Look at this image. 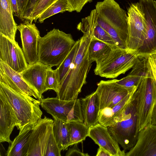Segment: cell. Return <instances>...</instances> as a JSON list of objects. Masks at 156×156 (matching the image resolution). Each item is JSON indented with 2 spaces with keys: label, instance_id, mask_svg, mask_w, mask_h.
<instances>
[{
  "label": "cell",
  "instance_id": "obj_39",
  "mask_svg": "<svg viewBox=\"0 0 156 156\" xmlns=\"http://www.w3.org/2000/svg\"><path fill=\"white\" fill-rule=\"evenodd\" d=\"M150 124L156 126V103L152 112Z\"/></svg>",
  "mask_w": 156,
  "mask_h": 156
},
{
  "label": "cell",
  "instance_id": "obj_28",
  "mask_svg": "<svg viewBox=\"0 0 156 156\" xmlns=\"http://www.w3.org/2000/svg\"><path fill=\"white\" fill-rule=\"evenodd\" d=\"M80 42L79 39L76 41L75 45L66 57L55 69L59 85L62 82L69 70L78 49Z\"/></svg>",
  "mask_w": 156,
  "mask_h": 156
},
{
  "label": "cell",
  "instance_id": "obj_30",
  "mask_svg": "<svg viewBox=\"0 0 156 156\" xmlns=\"http://www.w3.org/2000/svg\"><path fill=\"white\" fill-rule=\"evenodd\" d=\"M52 66H49L46 71L45 86L47 90H52L56 93L58 92L59 84L55 69H53Z\"/></svg>",
  "mask_w": 156,
  "mask_h": 156
},
{
  "label": "cell",
  "instance_id": "obj_8",
  "mask_svg": "<svg viewBox=\"0 0 156 156\" xmlns=\"http://www.w3.org/2000/svg\"><path fill=\"white\" fill-rule=\"evenodd\" d=\"M41 107L57 119L66 122L72 121L83 122L80 99L64 100L57 97L42 98L40 101Z\"/></svg>",
  "mask_w": 156,
  "mask_h": 156
},
{
  "label": "cell",
  "instance_id": "obj_9",
  "mask_svg": "<svg viewBox=\"0 0 156 156\" xmlns=\"http://www.w3.org/2000/svg\"><path fill=\"white\" fill-rule=\"evenodd\" d=\"M127 14L128 36L126 50L131 52H137L143 44L147 30L138 2L130 5Z\"/></svg>",
  "mask_w": 156,
  "mask_h": 156
},
{
  "label": "cell",
  "instance_id": "obj_13",
  "mask_svg": "<svg viewBox=\"0 0 156 156\" xmlns=\"http://www.w3.org/2000/svg\"><path fill=\"white\" fill-rule=\"evenodd\" d=\"M23 51L29 65L38 61V49L40 31L35 24L28 20L18 26Z\"/></svg>",
  "mask_w": 156,
  "mask_h": 156
},
{
  "label": "cell",
  "instance_id": "obj_23",
  "mask_svg": "<svg viewBox=\"0 0 156 156\" xmlns=\"http://www.w3.org/2000/svg\"><path fill=\"white\" fill-rule=\"evenodd\" d=\"M135 91L130 93L112 108H106L100 110L99 112V123L107 127L111 126L126 104L131 100Z\"/></svg>",
  "mask_w": 156,
  "mask_h": 156
},
{
  "label": "cell",
  "instance_id": "obj_1",
  "mask_svg": "<svg viewBox=\"0 0 156 156\" xmlns=\"http://www.w3.org/2000/svg\"><path fill=\"white\" fill-rule=\"evenodd\" d=\"M80 45L69 70L60 85L57 97L60 99H77L93 62L89 56V47L91 40L89 35L83 34L80 39Z\"/></svg>",
  "mask_w": 156,
  "mask_h": 156
},
{
  "label": "cell",
  "instance_id": "obj_36",
  "mask_svg": "<svg viewBox=\"0 0 156 156\" xmlns=\"http://www.w3.org/2000/svg\"><path fill=\"white\" fill-rule=\"evenodd\" d=\"M29 0H17L19 12V18L23 21V17Z\"/></svg>",
  "mask_w": 156,
  "mask_h": 156
},
{
  "label": "cell",
  "instance_id": "obj_18",
  "mask_svg": "<svg viewBox=\"0 0 156 156\" xmlns=\"http://www.w3.org/2000/svg\"><path fill=\"white\" fill-rule=\"evenodd\" d=\"M95 9L92 10L87 17L83 18L77 25V29L84 34L94 38L111 46L118 48L109 34L98 24Z\"/></svg>",
  "mask_w": 156,
  "mask_h": 156
},
{
  "label": "cell",
  "instance_id": "obj_4",
  "mask_svg": "<svg viewBox=\"0 0 156 156\" xmlns=\"http://www.w3.org/2000/svg\"><path fill=\"white\" fill-rule=\"evenodd\" d=\"M76 42L71 34L54 28L39 38L38 61L48 66H58Z\"/></svg>",
  "mask_w": 156,
  "mask_h": 156
},
{
  "label": "cell",
  "instance_id": "obj_11",
  "mask_svg": "<svg viewBox=\"0 0 156 156\" xmlns=\"http://www.w3.org/2000/svg\"><path fill=\"white\" fill-rule=\"evenodd\" d=\"M53 122V120L45 116L32 129L27 156H44L47 144L52 132Z\"/></svg>",
  "mask_w": 156,
  "mask_h": 156
},
{
  "label": "cell",
  "instance_id": "obj_10",
  "mask_svg": "<svg viewBox=\"0 0 156 156\" xmlns=\"http://www.w3.org/2000/svg\"><path fill=\"white\" fill-rule=\"evenodd\" d=\"M116 79L101 80L97 84L96 92L99 99L100 111L111 108L117 104L138 87L127 88L118 84Z\"/></svg>",
  "mask_w": 156,
  "mask_h": 156
},
{
  "label": "cell",
  "instance_id": "obj_17",
  "mask_svg": "<svg viewBox=\"0 0 156 156\" xmlns=\"http://www.w3.org/2000/svg\"><path fill=\"white\" fill-rule=\"evenodd\" d=\"M48 66L38 61L29 65L20 73L25 81L38 95L40 101L43 98L42 94L47 91L45 79Z\"/></svg>",
  "mask_w": 156,
  "mask_h": 156
},
{
  "label": "cell",
  "instance_id": "obj_26",
  "mask_svg": "<svg viewBox=\"0 0 156 156\" xmlns=\"http://www.w3.org/2000/svg\"><path fill=\"white\" fill-rule=\"evenodd\" d=\"M71 140V146L82 142L88 136L89 128L83 122L72 121L67 122Z\"/></svg>",
  "mask_w": 156,
  "mask_h": 156
},
{
  "label": "cell",
  "instance_id": "obj_37",
  "mask_svg": "<svg viewBox=\"0 0 156 156\" xmlns=\"http://www.w3.org/2000/svg\"><path fill=\"white\" fill-rule=\"evenodd\" d=\"M148 60L152 73L156 75V52L150 54Z\"/></svg>",
  "mask_w": 156,
  "mask_h": 156
},
{
  "label": "cell",
  "instance_id": "obj_35",
  "mask_svg": "<svg viewBox=\"0 0 156 156\" xmlns=\"http://www.w3.org/2000/svg\"><path fill=\"white\" fill-rule=\"evenodd\" d=\"M78 144H75L73 146L69 148L67 151L66 156H89L88 153H84L81 151L78 147Z\"/></svg>",
  "mask_w": 156,
  "mask_h": 156
},
{
  "label": "cell",
  "instance_id": "obj_7",
  "mask_svg": "<svg viewBox=\"0 0 156 156\" xmlns=\"http://www.w3.org/2000/svg\"><path fill=\"white\" fill-rule=\"evenodd\" d=\"M139 56L137 52L117 48L96 63L94 74L106 78H116L131 69Z\"/></svg>",
  "mask_w": 156,
  "mask_h": 156
},
{
  "label": "cell",
  "instance_id": "obj_32",
  "mask_svg": "<svg viewBox=\"0 0 156 156\" xmlns=\"http://www.w3.org/2000/svg\"><path fill=\"white\" fill-rule=\"evenodd\" d=\"M142 80L128 74L120 80H116V82L118 84L125 87H138Z\"/></svg>",
  "mask_w": 156,
  "mask_h": 156
},
{
  "label": "cell",
  "instance_id": "obj_25",
  "mask_svg": "<svg viewBox=\"0 0 156 156\" xmlns=\"http://www.w3.org/2000/svg\"><path fill=\"white\" fill-rule=\"evenodd\" d=\"M117 48L91 37L89 47V56L91 60L96 63L107 56L113 50Z\"/></svg>",
  "mask_w": 156,
  "mask_h": 156
},
{
  "label": "cell",
  "instance_id": "obj_31",
  "mask_svg": "<svg viewBox=\"0 0 156 156\" xmlns=\"http://www.w3.org/2000/svg\"><path fill=\"white\" fill-rule=\"evenodd\" d=\"M61 151L52 131L47 144L44 156H60Z\"/></svg>",
  "mask_w": 156,
  "mask_h": 156
},
{
  "label": "cell",
  "instance_id": "obj_22",
  "mask_svg": "<svg viewBox=\"0 0 156 156\" xmlns=\"http://www.w3.org/2000/svg\"><path fill=\"white\" fill-rule=\"evenodd\" d=\"M32 128L28 127L22 132L9 144L7 156H27L29 148V139Z\"/></svg>",
  "mask_w": 156,
  "mask_h": 156
},
{
  "label": "cell",
  "instance_id": "obj_21",
  "mask_svg": "<svg viewBox=\"0 0 156 156\" xmlns=\"http://www.w3.org/2000/svg\"><path fill=\"white\" fill-rule=\"evenodd\" d=\"M83 122L89 128L98 123L100 111L99 99L96 91L80 99Z\"/></svg>",
  "mask_w": 156,
  "mask_h": 156
},
{
  "label": "cell",
  "instance_id": "obj_16",
  "mask_svg": "<svg viewBox=\"0 0 156 156\" xmlns=\"http://www.w3.org/2000/svg\"><path fill=\"white\" fill-rule=\"evenodd\" d=\"M0 82L14 90L23 94L33 97L40 101L37 94L27 84L20 73L13 70L0 60Z\"/></svg>",
  "mask_w": 156,
  "mask_h": 156
},
{
  "label": "cell",
  "instance_id": "obj_14",
  "mask_svg": "<svg viewBox=\"0 0 156 156\" xmlns=\"http://www.w3.org/2000/svg\"><path fill=\"white\" fill-rule=\"evenodd\" d=\"M125 156H156V126L150 124L140 130L136 144Z\"/></svg>",
  "mask_w": 156,
  "mask_h": 156
},
{
  "label": "cell",
  "instance_id": "obj_41",
  "mask_svg": "<svg viewBox=\"0 0 156 156\" xmlns=\"http://www.w3.org/2000/svg\"><path fill=\"white\" fill-rule=\"evenodd\" d=\"M152 74L153 76V78H154V80H155L156 82V75L155 74H152Z\"/></svg>",
  "mask_w": 156,
  "mask_h": 156
},
{
  "label": "cell",
  "instance_id": "obj_33",
  "mask_svg": "<svg viewBox=\"0 0 156 156\" xmlns=\"http://www.w3.org/2000/svg\"><path fill=\"white\" fill-rule=\"evenodd\" d=\"M72 7L73 11L80 12L85 5L92 0H67Z\"/></svg>",
  "mask_w": 156,
  "mask_h": 156
},
{
  "label": "cell",
  "instance_id": "obj_29",
  "mask_svg": "<svg viewBox=\"0 0 156 156\" xmlns=\"http://www.w3.org/2000/svg\"><path fill=\"white\" fill-rule=\"evenodd\" d=\"M57 0H38L28 20L31 23L33 21L36 22L41 14Z\"/></svg>",
  "mask_w": 156,
  "mask_h": 156
},
{
  "label": "cell",
  "instance_id": "obj_2",
  "mask_svg": "<svg viewBox=\"0 0 156 156\" xmlns=\"http://www.w3.org/2000/svg\"><path fill=\"white\" fill-rule=\"evenodd\" d=\"M97 22L111 36L116 46L126 50L127 14L114 0H104L95 5Z\"/></svg>",
  "mask_w": 156,
  "mask_h": 156
},
{
  "label": "cell",
  "instance_id": "obj_34",
  "mask_svg": "<svg viewBox=\"0 0 156 156\" xmlns=\"http://www.w3.org/2000/svg\"><path fill=\"white\" fill-rule=\"evenodd\" d=\"M38 0H29L23 17V21L28 20Z\"/></svg>",
  "mask_w": 156,
  "mask_h": 156
},
{
  "label": "cell",
  "instance_id": "obj_12",
  "mask_svg": "<svg viewBox=\"0 0 156 156\" xmlns=\"http://www.w3.org/2000/svg\"><path fill=\"white\" fill-rule=\"evenodd\" d=\"M0 60L20 73L29 66L23 50L17 42H14L1 34Z\"/></svg>",
  "mask_w": 156,
  "mask_h": 156
},
{
  "label": "cell",
  "instance_id": "obj_19",
  "mask_svg": "<svg viewBox=\"0 0 156 156\" xmlns=\"http://www.w3.org/2000/svg\"><path fill=\"white\" fill-rule=\"evenodd\" d=\"M17 120L11 107L4 95L0 92V142H7L9 144L12 141L10 135Z\"/></svg>",
  "mask_w": 156,
  "mask_h": 156
},
{
  "label": "cell",
  "instance_id": "obj_27",
  "mask_svg": "<svg viewBox=\"0 0 156 156\" xmlns=\"http://www.w3.org/2000/svg\"><path fill=\"white\" fill-rule=\"evenodd\" d=\"M66 11L72 12L73 11L67 0H58L43 12L37 20L39 23H42L51 16Z\"/></svg>",
  "mask_w": 156,
  "mask_h": 156
},
{
  "label": "cell",
  "instance_id": "obj_40",
  "mask_svg": "<svg viewBox=\"0 0 156 156\" xmlns=\"http://www.w3.org/2000/svg\"><path fill=\"white\" fill-rule=\"evenodd\" d=\"M96 156H112V155L107 151L101 147H99Z\"/></svg>",
  "mask_w": 156,
  "mask_h": 156
},
{
  "label": "cell",
  "instance_id": "obj_3",
  "mask_svg": "<svg viewBox=\"0 0 156 156\" xmlns=\"http://www.w3.org/2000/svg\"><path fill=\"white\" fill-rule=\"evenodd\" d=\"M0 92L5 96L16 116V127L19 132L30 127L32 129L41 118L40 101L12 89L0 82Z\"/></svg>",
  "mask_w": 156,
  "mask_h": 156
},
{
  "label": "cell",
  "instance_id": "obj_5",
  "mask_svg": "<svg viewBox=\"0 0 156 156\" xmlns=\"http://www.w3.org/2000/svg\"><path fill=\"white\" fill-rule=\"evenodd\" d=\"M107 127L111 135L125 151L130 150L134 146L138 133L134 94L114 122Z\"/></svg>",
  "mask_w": 156,
  "mask_h": 156
},
{
  "label": "cell",
  "instance_id": "obj_15",
  "mask_svg": "<svg viewBox=\"0 0 156 156\" xmlns=\"http://www.w3.org/2000/svg\"><path fill=\"white\" fill-rule=\"evenodd\" d=\"M88 136L112 156H125V151L120 149L118 143L111 135L107 127L98 123L89 128Z\"/></svg>",
  "mask_w": 156,
  "mask_h": 156
},
{
  "label": "cell",
  "instance_id": "obj_6",
  "mask_svg": "<svg viewBox=\"0 0 156 156\" xmlns=\"http://www.w3.org/2000/svg\"><path fill=\"white\" fill-rule=\"evenodd\" d=\"M134 95L136 99L139 133L150 124L152 112L156 103V83L150 66L148 73L142 79Z\"/></svg>",
  "mask_w": 156,
  "mask_h": 156
},
{
  "label": "cell",
  "instance_id": "obj_38",
  "mask_svg": "<svg viewBox=\"0 0 156 156\" xmlns=\"http://www.w3.org/2000/svg\"><path fill=\"white\" fill-rule=\"evenodd\" d=\"M14 15L19 18L20 15L17 0H9Z\"/></svg>",
  "mask_w": 156,
  "mask_h": 156
},
{
  "label": "cell",
  "instance_id": "obj_20",
  "mask_svg": "<svg viewBox=\"0 0 156 156\" xmlns=\"http://www.w3.org/2000/svg\"><path fill=\"white\" fill-rule=\"evenodd\" d=\"M9 0H0V34L16 42L18 26L13 17Z\"/></svg>",
  "mask_w": 156,
  "mask_h": 156
},
{
  "label": "cell",
  "instance_id": "obj_24",
  "mask_svg": "<svg viewBox=\"0 0 156 156\" xmlns=\"http://www.w3.org/2000/svg\"><path fill=\"white\" fill-rule=\"evenodd\" d=\"M53 119L52 132L58 146L61 151L67 150L71 144L67 122L57 119Z\"/></svg>",
  "mask_w": 156,
  "mask_h": 156
}]
</instances>
